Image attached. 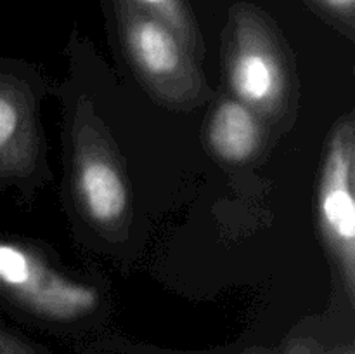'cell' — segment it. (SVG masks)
Instances as JSON below:
<instances>
[{
  "mask_svg": "<svg viewBox=\"0 0 355 354\" xmlns=\"http://www.w3.org/2000/svg\"><path fill=\"white\" fill-rule=\"evenodd\" d=\"M225 69L232 97L260 120L283 117L291 97L290 65L272 26L255 7L239 3L232 9Z\"/></svg>",
  "mask_w": 355,
  "mask_h": 354,
  "instance_id": "obj_1",
  "label": "cell"
},
{
  "mask_svg": "<svg viewBox=\"0 0 355 354\" xmlns=\"http://www.w3.org/2000/svg\"><path fill=\"white\" fill-rule=\"evenodd\" d=\"M121 40L135 73L159 103L191 110L207 97V83L196 56L151 14L128 0H114Z\"/></svg>",
  "mask_w": 355,
  "mask_h": 354,
  "instance_id": "obj_2",
  "label": "cell"
},
{
  "mask_svg": "<svg viewBox=\"0 0 355 354\" xmlns=\"http://www.w3.org/2000/svg\"><path fill=\"white\" fill-rule=\"evenodd\" d=\"M71 191L76 208L106 236L130 222V187L113 142L94 113L76 115L71 134Z\"/></svg>",
  "mask_w": 355,
  "mask_h": 354,
  "instance_id": "obj_3",
  "label": "cell"
},
{
  "mask_svg": "<svg viewBox=\"0 0 355 354\" xmlns=\"http://www.w3.org/2000/svg\"><path fill=\"white\" fill-rule=\"evenodd\" d=\"M0 298L38 318L73 321L96 311L99 294L23 243L0 236Z\"/></svg>",
  "mask_w": 355,
  "mask_h": 354,
  "instance_id": "obj_4",
  "label": "cell"
},
{
  "mask_svg": "<svg viewBox=\"0 0 355 354\" xmlns=\"http://www.w3.org/2000/svg\"><path fill=\"white\" fill-rule=\"evenodd\" d=\"M355 121L349 113L329 137L318 189V222L340 273L343 290L355 301Z\"/></svg>",
  "mask_w": 355,
  "mask_h": 354,
  "instance_id": "obj_5",
  "label": "cell"
},
{
  "mask_svg": "<svg viewBox=\"0 0 355 354\" xmlns=\"http://www.w3.org/2000/svg\"><path fill=\"white\" fill-rule=\"evenodd\" d=\"M38 153L33 92L21 76L0 69V180L28 176Z\"/></svg>",
  "mask_w": 355,
  "mask_h": 354,
  "instance_id": "obj_6",
  "label": "cell"
},
{
  "mask_svg": "<svg viewBox=\"0 0 355 354\" xmlns=\"http://www.w3.org/2000/svg\"><path fill=\"white\" fill-rule=\"evenodd\" d=\"M208 146L218 160L243 165L257 156L263 144V124L259 115L236 97L222 99L211 111L207 127Z\"/></svg>",
  "mask_w": 355,
  "mask_h": 354,
  "instance_id": "obj_7",
  "label": "cell"
},
{
  "mask_svg": "<svg viewBox=\"0 0 355 354\" xmlns=\"http://www.w3.org/2000/svg\"><path fill=\"white\" fill-rule=\"evenodd\" d=\"M128 2L165 23L194 56L203 54L200 31L186 0H128Z\"/></svg>",
  "mask_w": 355,
  "mask_h": 354,
  "instance_id": "obj_8",
  "label": "cell"
},
{
  "mask_svg": "<svg viewBox=\"0 0 355 354\" xmlns=\"http://www.w3.org/2000/svg\"><path fill=\"white\" fill-rule=\"evenodd\" d=\"M0 354H38V351L24 339L0 328Z\"/></svg>",
  "mask_w": 355,
  "mask_h": 354,
  "instance_id": "obj_9",
  "label": "cell"
},
{
  "mask_svg": "<svg viewBox=\"0 0 355 354\" xmlns=\"http://www.w3.org/2000/svg\"><path fill=\"white\" fill-rule=\"evenodd\" d=\"M319 6L324 7L326 10L347 23V26H354V12H355V0H315Z\"/></svg>",
  "mask_w": 355,
  "mask_h": 354,
  "instance_id": "obj_10",
  "label": "cell"
},
{
  "mask_svg": "<svg viewBox=\"0 0 355 354\" xmlns=\"http://www.w3.org/2000/svg\"><path fill=\"white\" fill-rule=\"evenodd\" d=\"M284 354H322L321 346L315 340L307 339V337H298L288 342Z\"/></svg>",
  "mask_w": 355,
  "mask_h": 354,
  "instance_id": "obj_11",
  "label": "cell"
},
{
  "mask_svg": "<svg viewBox=\"0 0 355 354\" xmlns=\"http://www.w3.org/2000/svg\"><path fill=\"white\" fill-rule=\"evenodd\" d=\"M338 354H355V351H354V346H347V347H343V349L340 351Z\"/></svg>",
  "mask_w": 355,
  "mask_h": 354,
  "instance_id": "obj_12",
  "label": "cell"
},
{
  "mask_svg": "<svg viewBox=\"0 0 355 354\" xmlns=\"http://www.w3.org/2000/svg\"><path fill=\"white\" fill-rule=\"evenodd\" d=\"M245 354H263V351L262 349H250L248 353H245Z\"/></svg>",
  "mask_w": 355,
  "mask_h": 354,
  "instance_id": "obj_13",
  "label": "cell"
}]
</instances>
